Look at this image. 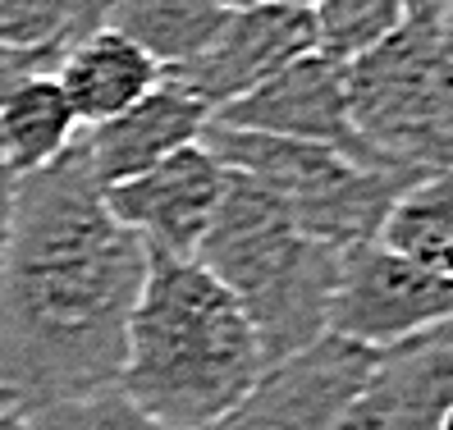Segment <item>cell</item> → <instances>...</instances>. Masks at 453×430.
<instances>
[{
  "label": "cell",
  "mask_w": 453,
  "mask_h": 430,
  "mask_svg": "<svg viewBox=\"0 0 453 430\" xmlns=\"http://www.w3.org/2000/svg\"><path fill=\"white\" fill-rule=\"evenodd\" d=\"M147 248L105 211L78 142L14 183L0 248V389L42 408L115 385Z\"/></svg>",
  "instance_id": "1"
},
{
  "label": "cell",
  "mask_w": 453,
  "mask_h": 430,
  "mask_svg": "<svg viewBox=\"0 0 453 430\" xmlns=\"http://www.w3.org/2000/svg\"><path fill=\"white\" fill-rule=\"evenodd\" d=\"M271 366L234 293L197 257H151L115 385L165 430H202Z\"/></svg>",
  "instance_id": "2"
},
{
  "label": "cell",
  "mask_w": 453,
  "mask_h": 430,
  "mask_svg": "<svg viewBox=\"0 0 453 430\" xmlns=\"http://www.w3.org/2000/svg\"><path fill=\"white\" fill-rule=\"evenodd\" d=\"M339 257L334 243L293 220L280 197L238 174H229L225 202L197 248V261L248 311L271 362L326 334Z\"/></svg>",
  "instance_id": "3"
},
{
  "label": "cell",
  "mask_w": 453,
  "mask_h": 430,
  "mask_svg": "<svg viewBox=\"0 0 453 430\" xmlns=\"http://www.w3.org/2000/svg\"><path fill=\"white\" fill-rule=\"evenodd\" d=\"M202 147L216 151V160L229 174L280 197L307 234L326 238L339 252L376 238L394 197L408 183L426 179L403 165H366V160H353L334 147L275 138V133H252V128H225L216 119L206 124Z\"/></svg>",
  "instance_id": "4"
},
{
  "label": "cell",
  "mask_w": 453,
  "mask_h": 430,
  "mask_svg": "<svg viewBox=\"0 0 453 430\" xmlns=\"http://www.w3.org/2000/svg\"><path fill=\"white\" fill-rule=\"evenodd\" d=\"M349 111L380 160L449 174L453 156V42L449 23L403 19L349 60Z\"/></svg>",
  "instance_id": "5"
},
{
  "label": "cell",
  "mask_w": 453,
  "mask_h": 430,
  "mask_svg": "<svg viewBox=\"0 0 453 430\" xmlns=\"http://www.w3.org/2000/svg\"><path fill=\"white\" fill-rule=\"evenodd\" d=\"M453 275L426 271L417 261L394 257L376 238L343 248L339 275L326 311V334L349 339L371 353H389L421 334L449 326Z\"/></svg>",
  "instance_id": "6"
},
{
  "label": "cell",
  "mask_w": 453,
  "mask_h": 430,
  "mask_svg": "<svg viewBox=\"0 0 453 430\" xmlns=\"http://www.w3.org/2000/svg\"><path fill=\"white\" fill-rule=\"evenodd\" d=\"M380 353L321 334L303 353H288L261 371V380L225 417L202 430H334L353 394L366 385Z\"/></svg>",
  "instance_id": "7"
},
{
  "label": "cell",
  "mask_w": 453,
  "mask_h": 430,
  "mask_svg": "<svg viewBox=\"0 0 453 430\" xmlns=\"http://www.w3.org/2000/svg\"><path fill=\"white\" fill-rule=\"evenodd\" d=\"M225 188H229V170L216 160L211 147L193 142L165 156L161 165L101 188V197L105 211L128 234H138L147 257H197L202 238L225 202Z\"/></svg>",
  "instance_id": "8"
},
{
  "label": "cell",
  "mask_w": 453,
  "mask_h": 430,
  "mask_svg": "<svg viewBox=\"0 0 453 430\" xmlns=\"http://www.w3.org/2000/svg\"><path fill=\"white\" fill-rule=\"evenodd\" d=\"M216 124L334 147L353 160H366V165H394V160H380L362 142L353 111H349V60H334L326 50H307L293 65H284L257 92L225 105Z\"/></svg>",
  "instance_id": "9"
},
{
  "label": "cell",
  "mask_w": 453,
  "mask_h": 430,
  "mask_svg": "<svg viewBox=\"0 0 453 430\" xmlns=\"http://www.w3.org/2000/svg\"><path fill=\"white\" fill-rule=\"evenodd\" d=\"M307 50H316V19L307 10H284V5H271V0H252V5L234 10L220 23V33L188 65L165 78H174L183 92H193L211 111V119H216L225 105L243 101L265 78H275L284 65H293Z\"/></svg>",
  "instance_id": "10"
},
{
  "label": "cell",
  "mask_w": 453,
  "mask_h": 430,
  "mask_svg": "<svg viewBox=\"0 0 453 430\" xmlns=\"http://www.w3.org/2000/svg\"><path fill=\"white\" fill-rule=\"evenodd\" d=\"M453 343L449 326L376 357L334 430H449Z\"/></svg>",
  "instance_id": "11"
},
{
  "label": "cell",
  "mask_w": 453,
  "mask_h": 430,
  "mask_svg": "<svg viewBox=\"0 0 453 430\" xmlns=\"http://www.w3.org/2000/svg\"><path fill=\"white\" fill-rule=\"evenodd\" d=\"M211 124V111L183 92L174 78H161L138 105H128L124 115L105 119L96 128H88L78 138V151H83L88 170L101 188L124 183L133 174H142L151 165H161L165 156L183 151L202 142V133Z\"/></svg>",
  "instance_id": "12"
},
{
  "label": "cell",
  "mask_w": 453,
  "mask_h": 430,
  "mask_svg": "<svg viewBox=\"0 0 453 430\" xmlns=\"http://www.w3.org/2000/svg\"><path fill=\"white\" fill-rule=\"evenodd\" d=\"M50 78L65 92L78 128H96L124 115L128 105H138L165 73L142 46H133L124 33L96 23L60 50Z\"/></svg>",
  "instance_id": "13"
},
{
  "label": "cell",
  "mask_w": 453,
  "mask_h": 430,
  "mask_svg": "<svg viewBox=\"0 0 453 430\" xmlns=\"http://www.w3.org/2000/svg\"><path fill=\"white\" fill-rule=\"evenodd\" d=\"M229 14L234 10H225L220 0H105L96 23L142 46L161 73H174L220 33Z\"/></svg>",
  "instance_id": "14"
},
{
  "label": "cell",
  "mask_w": 453,
  "mask_h": 430,
  "mask_svg": "<svg viewBox=\"0 0 453 430\" xmlns=\"http://www.w3.org/2000/svg\"><path fill=\"white\" fill-rule=\"evenodd\" d=\"M78 142V119L50 73H33L0 105V165L23 174L46 170Z\"/></svg>",
  "instance_id": "15"
},
{
  "label": "cell",
  "mask_w": 453,
  "mask_h": 430,
  "mask_svg": "<svg viewBox=\"0 0 453 430\" xmlns=\"http://www.w3.org/2000/svg\"><path fill=\"white\" fill-rule=\"evenodd\" d=\"M376 243L394 257L417 261L426 271L453 275V193L449 174H426L408 183L385 211L376 229Z\"/></svg>",
  "instance_id": "16"
},
{
  "label": "cell",
  "mask_w": 453,
  "mask_h": 430,
  "mask_svg": "<svg viewBox=\"0 0 453 430\" xmlns=\"http://www.w3.org/2000/svg\"><path fill=\"white\" fill-rule=\"evenodd\" d=\"M101 0H0V46L65 50L73 37L96 28Z\"/></svg>",
  "instance_id": "17"
},
{
  "label": "cell",
  "mask_w": 453,
  "mask_h": 430,
  "mask_svg": "<svg viewBox=\"0 0 453 430\" xmlns=\"http://www.w3.org/2000/svg\"><path fill=\"white\" fill-rule=\"evenodd\" d=\"M311 19L316 50H326L334 60H353L403 23V0H321Z\"/></svg>",
  "instance_id": "18"
},
{
  "label": "cell",
  "mask_w": 453,
  "mask_h": 430,
  "mask_svg": "<svg viewBox=\"0 0 453 430\" xmlns=\"http://www.w3.org/2000/svg\"><path fill=\"white\" fill-rule=\"evenodd\" d=\"M37 430H165L142 408H133L119 385H101L92 394H73L42 408H23Z\"/></svg>",
  "instance_id": "19"
},
{
  "label": "cell",
  "mask_w": 453,
  "mask_h": 430,
  "mask_svg": "<svg viewBox=\"0 0 453 430\" xmlns=\"http://www.w3.org/2000/svg\"><path fill=\"white\" fill-rule=\"evenodd\" d=\"M56 56L60 50H14V46H0V105H5V96L28 83L33 73H50L56 69Z\"/></svg>",
  "instance_id": "20"
},
{
  "label": "cell",
  "mask_w": 453,
  "mask_h": 430,
  "mask_svg": "<svg viewBox=\"0 0 453 430\" xmlns=\"http://www.w3.org/2000/svg\"><path fill=\"white\" fill-rule=\"evenodd\" d=\"M453 0H403V19H421V23H449Z\"/></svg>",
  "instance_id": "21"
},
{
  "label": "cell",
  "mask_w": 453,
  "mask_h": 430,
  "mask_svg": "<svg viewBox=\"0 0 453 430\" xmlns=\"http://www.w3.org/2000/svg\"><path fill=\"white\" fill-rule=\"evenodd\" d=\"M14 183H19V174L0 165V248H5V234H10V206H14Z\"/></svg>",
  "instance_id": "22"
},
{
  "label": "cell",
  "mask_w": 453,
  "mask_h": 430,
  "mask_svg": "<svg viewBox=\"0 0 453 430\" xmlns=\"http://www.w3.org/2000/svg\"><path fill=\"white\" fill-rule=\"evenodd\" d=\"M0 430H37V426L19 403H0Z\"/></svg>",
  "instance_id": "23"
},
{
  "label": "cell",
  "mask_w": 453,
  "mask_h": 430,
  "mask_svg": "<svg viewBox=\"0 0 453 430\" xmlns=\"http://www.w3.org/2000/svg\"><path fill=\"white\" fill-rule=\"evenodd\" d=\"M271 5H284V10H316V5H321V0H271Z\"/></svg>",
  "instance_id": "24"
},
{
  "label": "cell",
  "mask_w": 453,
  "mask_h": 430,
  "mask_svg": "<svg viewBox=\"0 0 453 430\" xmlns=\"http://www.w3.org/2000/svg\"><path fill=\"white\" fill-rule=\"evenodd\" d=\"M225 10H243V5H252V0H220Z\"/></svg>",
  "instance_id": "25"
},
{
  "label": "cell",
  "mask_w": 453,
  "mask_h": 430,
  "mask_svg": "<svg viewBox=\"0 0 453 430\" xmlns=\"http://www.w3.org/2000/svg\"><path fill=\"white\" fill-rule=\"evenodd\" d=\"M0 403H14V394H10V389H0Z\"/></svg>",
  "instance_id": "26"
},
{
  "label": "cell",
  "mask_w": 453,
  "mask_h": 430,
  "mask_svg": "<svg viewBox=\"0 0 453 430\" xmlns=\"http://www.w3.org/2000/svg\"><path fill=\"white\" fill-rule=\"evenodd\" d=\"M101 5H105V0H101Z\"/></svg>",
  "instance_id": "27"
}]
</instances>
